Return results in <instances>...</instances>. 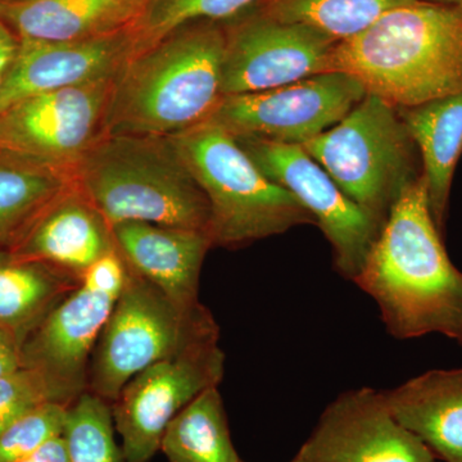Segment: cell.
<instances>
[{
    "mask_svg": "<svg viewBox=\"0 0 462 462\" xmlns=\"http://www.w3.org/2000/svg\"><path fill=\"white\" fill-rule=\"evenodd\" d=\"M354 282L394 338L437 333L462 345V273L440 239L422 173L392 206Z\"/></svg>",
    "mask_w": 462,
    "mask_h": 462,
    "instance_id": "1",
    "label": "cell"
},
{
    "mask_svg": "<svg viewBox=\"0 0 462 462\" xmlns=\"http://www.w3.org/2000/svg\"><path fill=\"white\" fill-rule=\"evenodd\" d=\"M224 23L196 21L134 51L112 80L108 135L173 136L223 98Z\"/></svg>",
    "mask_w": 462,
    "mask_h": 462,
    "instance_id": "2",
    "label": "cell"
},
{
    "mask_svg": "<svg viewBox=\"0 0 462 462\" xmlns=\"http://www.w3.org/2000/svg\"><path fill=\"white\" fill-rule=\"evenodd\" d=\"M329 72H345L367 94L410 108L462 91V8L415 2L337 42Z\"/></svg>",
    "mask_w": 462,
    "mask_h": 462,
    "instance_id": "3",
    "label": "cell"
},
{
    "mask_svg": "<svg viewBox=\"0 0 462 462\" xmlns=\"http://www.w3.org/2000/svg\"><path fill=\"white\" fill-rule=\"evenodd\" d=\"M74 180L111 229L126 221L208 226L205 193L167 136L106 134L76 165Z\"/></svg>",
    "mask_w": 462,
    "mask_h": 462,
    "instance_id": "4",
    "label": "cell"
},
{
    "mask_svg": "<svg viewBox=\"0 0 462 462\" xmlns=\"http://www.w3.org/2000/svg\"><path fill=\"white\" fill-rule=\"evenodd\" d=\"M169 138L208 202L212 247H240L316 225L296 197L270 180L217 124L207 120Z\"/></svg>",
    "mask_w": 462,
    "mask_h": 462,
    "instance_id": "5",
    "label": "cell"
},
{
    "mask_svg": "<svg viewBox=\"0 0 462 462\" xmlns=\"http://www.w3.org/2000/svg\"><path fill=\"white\" fill-rule=\"evenodd\" d=\"M300 145L380 225L401 193L420 176L415 144L398 108L373 94L338 124Z\"/></svg>",
    "mask_w": 462,
    "mask_h": 462,
    "instance_id": "6",
    "label": "cell"
},
{
    "mask_svg": "<svg viewBox=\"0 0 462 462\" xmlns=\"http://www.w3.org/2000/svg\"><path fill=\"white\" fill-rule=\"evenodd\" d=\"M215 331L205 306L185 311L127 264L126 282L93 352L87 391L115 402L134 376Z\"/></svg>",
    "mask_w": 462,
    "mask_h": 462,
    "instance_id": "7",
    "label": "cell"
},
{
    "mask_svg": "<svg viewBox=\"0 0 462 462\" xmlns=\"http://www.w3.org/2000/svg\"><path fill=\"white\" fill-rule=\"evenodd\" d=\"M224 374L215 331L134 376L111 403L125 462H149L173 418L207 389L218 387Z\"/></svg>",
    "mask_w": 462,
    "mask_h": 462,
    "instance_id": "8",
    "label": "cell"
},
{
    "mask_svg": "<svg viewBox=\"0 0 462 462\" xmlns=\"http://www.w3.org/2000/svg\"><path fill=\"white\" fill-rule=\"evenodd\" d=\"M345 72H325L256 93L224 96L208 121L234 136L303 144L342 121L366 96Z\"/></svg>",
    "mask_w": 462,
    "mask_h": 462,
    "instance_id": "9",
    "label": "cell"
},
{
    "mask_svg": "<svg viewBox=\"0 0 462 462\" xmlns=\"http://www.w3.org/2000/svg\"><path fill=\"white\" fill-rule=\"evenodd\" d=\"M234 138L270 180L305 207L333 247L336 269L354 282L383 225L348 199L302 145Z\"/></svg>",
    "mask_w": 462,
    "mask_h": 462,
    "instance_id": "10",
    "label": "cell"
},
{
    "mask_svg": "<svg viewBox=\"0 0 462 462\" xmlns=\"http://www.w3.org/2000/svg\"><path fill=\"white\" fill-rule=\"evenodd\" d=\"M221 93H256L329 72L337 42L300 25L285 23L249 8L225 21Z\"/></svg>",
    "mask_w": 462,
    "mask_h": 462,
    "instance_id": "11",
    "label": "cell"
},
{
    "mask_svg": "<svg viewBox=\"0 0 462 462\" xmlns=\"http://www.w3.org/2000/svg\"><path fill=\"white\" fill-rule=\"evenodd\" d=\"M112 80L20 100L0 112V151L74 172L106 135Z\"/></svg>",
    "mask_w": 462,
    "mask_h": 462,
    "instance_id": "12",
    "label": "cell"
},
{
    "mask_svg": "<svg viewBox=\"0 0 462 462\" xmlns=\"http://www.w3.org/2000/svg\"><path fill=\"white\" fill-rule=\"evenodd\" d=\"M436 456L398 422L384 391L343 392L321 413L289 462H436Z\"/></svg>",
    "mask_w": 462,
    "mask_h": 462,
    "instance_id": "13",
    "label": "cell"
},
{
    "mask_svg": "<svg viewBox=\"0 0 462 462\" xmlns=\"http://www.w3.org/2000/svg\"><path fill=\"white\" fill-rule=\"evenodd\" d=\"M117 298L80 284L23 340V367L44 379L53 402L69 406L87 391L91 354Z\"/></svg>",
    "mask_w": 462,
    "mask_h": 462,
    "instance_id": "14",
    "label": "cell"
},
{
    "mask_svg": "<svg viewBox=\"0 0 462 462\" xmlns=\"http://www.w3.org/2000/svg\"><path fill=\"white\" fill-rule=\"evenodd\" d=\"M136 51L134 27L88 41L18 39L16 54L0 87V112L39 94L114 80Z\"/></svg>",
    "mask_w": 462,
    "mask_h": 462,
    "instance_id": "15",
    "label": "cell"
},
{
    "mask_svg": "<svg viewBox=\"0 0 462 462\" xmlns=\"http://www.w3.org/2000/svg\"><path fill=\"white\" fill-rule=\"evenodd\" d=\"M126 263L185 311H196L199 276L212 242L205 230L126 221L112 226Z\"/></svg>",
    "mask_w": 462,
    "mask_h": 462,
    "instance_id": "16",
    "label": "cell"
},
{
    "mask_svg": "<svg viewBox=\"0 0 462 462\" xmlns=\"http://www.w3.org/2000/svg\"><path fill=\"white\" fill-rule=\"evenodd\" d=\"M115 249L111 227L74 187L54 200L8 251L81 281L91 264Z\"/></svg>",
    "mask_w": 462,
    "mask_h": 462,
    "instance_id": "17",
    "label": "cell"
},
{
    "mask_svg": "<svg viewBox=\"0 0 462 462\" xmlns=\"http://www.w3.org/2000/svg\"><path fill=\"white\" fill-rule=\"evenodd\" d=\"M149 0H0V21L18 39L78 42L133 29Z\"/></svg>",
    "mask_w": 462,
    "mask_h": 462,
    "instance_id": "18",
    "label": "cell"
},
{
    "mask_svg": "<svg viewBox=\"0 0 462 462\" xmlns=\"http://www.w3.org/2000/svg\"><path fill=\"white\" fill-rule=\"evenodd\" d=\"M389 410L437 460L462 462V367L430 370L384 391Z\"/></svg>",
    "mask_w": 462,
    "mask_h": 462,
    "instance_id": "19",
    "label": "cell"
},
{
    "mask_svg": "<svg viewBox=\"0 0 462 462\" xmlns=\"http://www.w3.org/2000/svg\"><path fill=\"white\" fill-rule=\"evenodd\" d=\"M398 114L420 152L431 216L442 231L452 179L462 154V91L416 107L398 108Z\"/></svg>",
    "mask_w": 462,
    "mask_h": 462,
    "instance_id": "20",
    "label": "cell"
},
{
    "mask_svg": "<svg viewBox=\"0 0 462 462\" xmlns=\"http://www.w3.org/2000/svg\"><path fill=\"white\" fill-rule=\"evenodd\" d=\"M80 284L74 273L0 249V327L23 345L42 319Z\"/></svg>",
    "mask_w": 462,
    "mask_h": 462,
    "instance_id": "21",
    "label": "cell"
},
{
    "mask_svg": "<svg viewBox=\"0 0 462 462\" xmlns=\"http://www.w3.org/2000/svg\"><path fill=\"white\" fill-rule=\"evenodd\" d=\"M75 187L74 172L0 151V249H9L30 225Z\"/></svg>",
    "mask_w": 462,
    "mask_h": 462,
    "instance_id": "22",
    "label": "cell"
},
{
    "mask_svg": "<svg viewBox=\"0 0 462 462\" xmlns=\"http://www.w3.org/2000/svg\"><path fill=\"white\" fill-rule=\"evenodd\" d=\"M160 451L169 462H242L217 387L207 389L173 418Z\"/></svg>",
    "mask_w": 462,
    "mask_h": 462,
    "instance_id": "23",
    "label": "cell"
},
{
    "mask_svg": "<svg viewBox=\"0 0 462 462\" xmlns=\"http://www.w3.org/2000/svg\"><path fill=\"white\" fill-rule=\"evenodd\" d=\"M415 0H260L261 14L311 27L340 42L354 38L392 9Z\"/></svg>",
    "mask_w": 462,
    "mask_h": 462,
    "instance_id": "24",
    "label": "cell"
},
{
    "mask_svg": "<svg viewBox=\"0 0 462 462\" xmlns=\"http://www.w3.org/2000/svg\"><path fill=\"white\" fill-rule=\"evenodd\" d=\"M111 403L85 391L67 407L62 436L69 462H125Z\"/></svg>",
    "mask_w": 462,
    "mask_h": 462,
    "instance_id": "25",
    "label": "cell"
},
{
    "mask_svg": "<svg viewBox=\"0 0 462 462\" xmlns=\"http://www.w3.org/2000/svg\"><path fill=\"white\" fill-rule=\"evenodd\" d=\"M260 0H149L138 25V51L147 48L185 23H225L245 14Z\"/></svg>",
    "mask_w": 462,
    "mask_h": 462,
    "instance_id": "26",
    "label": "cell"
},
{
    "mask_svg": "<svg viewBox=\"0 0 462 462\" xmlns=\"http://www.w3.org/2000/svg\"><path fill=\"white\" fill-rule=\"evenodd\" d=\"M67 407L42 404L0 433V462H23L42 443L62 434Z\"/></svg>",
    "mask_w": 462,
    "mask_h": 462,
    "instance_id": "27",
    "label": "cell"
},
{
    "mask_svg": "<svg viewBox=\"0 0 462 462\" xmlns=\"http://www.w3.org/2000/svg\"><path fill=\"white\" fill-rule=\"evenodd\" d=\"M51 401L44 379L27 367L0 378V433L36 407Z\"/></svg>",
    "mask_w": 462,
    "mask_h": 462,
    "instance_id": "28",
    "label": "cell"
},
{
    "mask_svg": "<svg viewBox=\"0 0 462 462\" xmlns=\"http://www.w3.org/2000/svg\"><path fill=\"white\" fill-rule=\"evenodd\" d=\"M127 278V264L117 248L100 257L81 276V284L118 297Z\"/></svg>",
    "mask_w": 462,
    "mask_h": 462,
    "instance_id": "29",
    "label": "cell"
},
{
    "mask_svg": "<svg viewBox=\"0 0 462 462\" xmlns=\"http://www.w3.org/2000/svg\"><path fill=\"white\" fill-rule=\"evenodd\" d=\"M21 367L23 345L11 331L0 327V378L16 373Z\"/></svg>",
    "mask_w": 462,
    "mask_h": 462,
    "instance_id": "30",
    "label": "cell"
},
{
    "mask_svg": "<svg viewBox=\"0 0 462 462\" xmlns=\"http://www.w3.org/2000/svg\"><path fill=\"white\" fill-rule=\"evenodd\" d=\"M23 462H69L65 438L62 434L51 438Z\"/></svg>",
    "mask_w": 462,
    "mask_h": 462,
    "instance_id": "31",
    "label": "cell"
},
{
    "mask_svg": "<svg viewBox=\"0 0 462 462\" xmlns=\"http://www.w3.org/2000/svg\"><path fill=\"white\" fill-rule=\"evenodd\" d=\"M17 47V36L0 21V87H2L3 79H5L9 65L14 60Z\"/></svg>",
    "mask_w": 462,
    "mask_h": 462,
    "instance_id": "32",
    "label": "cell"
},
{
    "mask_svg": "<svg viewBox=\"0 0 462 462\" xmlns=\"http://www.w3.org/2000/svg\"><path fill=\"white\" fill-rule=\"evenodd\" d=\"M421 2L433 3V5H447V7L462 8V0H421Z\"/></svg>",
    "mask_w": 462,
    "mask_h": 462,
    "instance_id": "33",
    "label": "cell"
},
{
    "mask_svg": "<svg viewBox=\"0 0 462 462\" xmlns=\"http://www.w3.org/2000/svg\"><path fill=\"white\" fill-rule=\"evenodd\" d=\"M436 462H438V460Z\"/></svg>",
    "mask_w": 462,
    "mask_h": 462,
    "instance_id": "34",
    "label": "cell"
},
{
    "mask_svg": "<svg viewBox=\"0 0 462 462\" xmlns=\"http://www.w3.org/2000/svg\"><path fill=\"white\" fill-rule=\"evenodd\" d=\"M243 462V461H242Z\"/></svg>",
    "mask_w": 462,
    "mask_h": 462,
    "instance_id": "35",
    "label": "cell"
}]
</instances>
